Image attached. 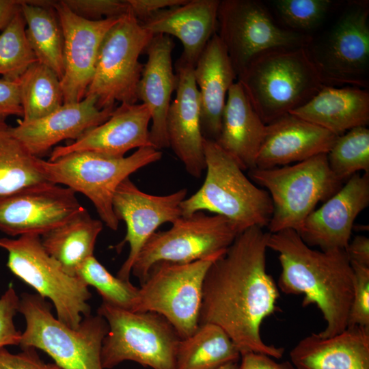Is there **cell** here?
Here are the masks:
<instances>
[{
  "instance_id": "obj_1",
  "label": "cell",
  "mask_w": 369,
  "mask_h": 369,
  "mask_svg": "<svg viewBox=\"0 0 369 369\" xmlns=\"http://www.w3.org/2000/svg\"><path fill=\"white\" fill-rule=\"evenodd\" d=\"M269 232L251 227L240 233L208 269L203 283L199 324L220 327L241 355L248 352L282 357L285 349L266 344L264 320L274 314L277 286L266 270Z\"/></svg>"
},
{
  "instance_id": "obj_2",
  "label": "cell",
  "mask_w": 369,
  "mask_h": 369,
  "mask_svg": "<svg viewBox=\"0 0 369 369\" xmlns=\"http://www.w3.org/2000/svg\"><path fill=\"white\" fill-rule=\"evenodd\" d=\"M267 247L278 254L281 291L303 295V306L314 304L321 312L326 327L318 334L329 338L344 331L354 290V273L346 250L312 249L290 229L270 233Z\"/></svg>"
},
{
  "instance_id": "obj_3",
  "label": "cell",
  "mask_w": 369,
  "mask_h": 369,
  "mask_svg": "<svg viewBox=\"0 0 369 369\" xmlns=\"http://www.w3.org/2000/svg\"><path fill=\"white\" fill-rule=\"evenodd\" d=\"M237 81L266 125L304 105L325 85L307 47L262 53L248 64Z\"/></svg>"
},
{
  "instance_id": "obj_4",
  "label": "cell",
  "mask_w": 369,
  "mask_h": 369,
  "mask_svg": "<svg viewBox=\"0 0 369 369\" xmlns=\"http://www.w3.org/2000/svg\"><path fill=\"white\" fill-rule=\"evenodd\" d=\"M206 174L201 187L181 203L182 216L209 211L226 217L239 233L268 226L273 213L269 193L256 187L215 141L204 139Z\"/></svg>"
},
{
  "instance_id": "obj_5",
  "label": "cell",
  "mask_w": 369,
  "mask_h": 369,
  "mask_svg": "<svg viewBox=\"0 0 369 369\" xmlns=\"http://www.w3.org/2000/svg\"><path fill=\"white\" fill-rule=\"evenodd\" d=\"M161 157L159 150L145 147L120 158L87 151L71 152L53 161L37 157L36 165L48 181L86 196L102 222L116 230L120 221L112 204L116 189L132 174Z\"/></svg>"
},
{
  "instance_id": "obj_6",
  "label": "cell",
  "mask_w": 369,
  "mask_h": 369,
  "mask_svg": "<svg viewBox=\"0 0 369 369\" xmlns=\"http://www.w3.org/2000/svg\"><path fill=\"white\" fill-rule=\"evenodd\" d=\"M18 312L26 321L19 344L22 348L44 351L62 369H103L100 353L109 326L102 316L90 314L74 329L54 317L45 299L26 292Z\"/></svg>"
},
{
  "instance_id": "obj_7",
  "label": "cell",
  "mask_w": 369,
  "mask_h": 369,
  "mask_svg": "<svg viewBox=\"0 0 369 369\" xmlns=\"http://www.w3.org/2000/svg\"><path fill=\"white\" fill-rule=\"evenodd\" d=\"M249 173L271 197L273 213L267 226L270 233L288 229L299 232L316 204L342 187L329 168L327 154L290 165L254 168Z\"/></svg>"
},
{
  "instance_id": "obj_8",
  "label": "cell",
  "mask_w": 369,
  "mask_h": 369,
  "mask_svg": "<svg viewBox=\"0 0 369 369\" xmlns=\"http://www.w3.org/2000/svg\"><path fill=\"white\" fill-rule=\"evenodd\" d=\"M109 326L100 353L103 369L133 361L152 369H176L180 337L162 315L133 312L102 302L98 309Z\"/></svg>"
},
{
  "instance_id": "obj_9",
  "label": "cell",
  "mask_w": 369,
  "mask_h": 369,
  "mask_svg": "<svg viewBox=\"0 0 369 369\" xmlns=\"http://www.w3.org/2000/svg\"><path fill=\"white\" fill-rule=\"evenodd\" d=\"M0 247L8 252L7 266L11 272L53 302L59 321L75 329L91 314L88 286L79 277L67 274L46 252L40 236L1 238Z\"/></svg>"
},
{
  "instance_id": "obj_10",
  "label": "cell",
  "mask_w": 369,
  "mask_h": 369,
  "mask_svg": "<svg viewBox=\"0 0 369 369\" xmlns=\"http://www.w3.org/2000/svg\"><path fill=\"white\" fill-rule=\"evenodd\" d=\"M154 36L130 10L122 15L102 40L85 96H94L100 109L114 108L116 102L135 104L144 68L139 58Z\"/></svg>"
},
{
  "instance_id": "obj_11",
  "label": "cell",
  "mask_w": 369,
  "mask_h": 369,
  "mask_svg": "<svg viewBox=\"0 0 369 369\" xmlns=\"http://www.w3.org/2000/svg\"><path fill=\"white\" fill-rule=\"evenodd\" d=\"M222 255L184 264L156 262L140 284L135 312L158 313L172 325L181 339L190 336L199 325L206 273Z\"/></svg>"
},
{
  "instance_id": "obj_12",
  "label": "cell",
  "mask_w": 369,
  "mask_h": 369,
  "mask_svg": "<svg viewBox=\"0 0 369 369\" xmlns=\"http://www.w3.org/2000/svg\"><path fill=\"white\" fill-rule=\"evenodd\" d=\"M239 232L228 219L198 211L182 216L167 230L156 231L139 251L131 273L140 284L161 261L189 263L223 254Z\"/></svg>"
},
{
  "instance_id": "obj_13",
  "label": "cell",
  "mask_w": 369,
  "mask_h": 369,
  "mask_svg": "<svg viewBox=\"0 0 369 369\" xmlns=\"http://www.w3.org/2000/svg\"><path fill=\"white\" fill-rule=\"evenodd\" d=\"M217 28L237 77L262 53L307 47L312 40L305 33L278 25L262 3L254 0L220 1Z\"/></svg>"
},
{
  "instance_id": "obj_14",
  "label": "cell",
  "mask_w": 369,
  "mask_h": 369,
  "mask_svg": "<svg viewBox=\"0 0 369 369\" xmlns=\"http://www.w3.org/2000/svg\"><path fill=\"white\" fill-rule=\"evenodd\" d=\"M369 8L354 1L318 44L308 51L325 85L366 87L369 71Z\"/></svg>"
},
{
  "instance_id": "obj_15",
  "label": "cell",
  "mask_w": 369,
  "mask_h": 369,
  "mask_svg": "<svg viewBox=\"0 0 369 369\" xmlns=\"http://www.w3.org/2000/svg\"><path fill=\"white\" fill-rule=\"evenodd\" d=\"M184 188L164 195H154L141 191L129 178L116 189L112 201L117 219L125 222L126 234L115 246L120 251L128 243L129 253L117 277L130 281L133 266L141 248L162 224L174 223L182 217L180 205L186 198Z\"/></svg>"
},
{
  "instance_id": "obj_16",
  "label": "cell",
  "mask_w": 369,
  "mask_h": 369,
  "mask_svg": "<svg viewBox=\"0 0 369 369\" xmlns=\"http://www.w3.org/2000/svg\"><path fill=\"white\" fill-rule=\"evenodd\" d=\"M82 208L70 188L51 182L29 186L0 197V232L41 236Z\"/></svg>"
},
{
  "instance_id": "obj_17",
  "label": "cell",
  "mask_w": 369,
  "mask_h": 369,
  "mask_svg": "<svg viewBox=\"0 0 369 369\" xmlns=\"http://www.w3.org/2000/svg\"><path fill=\"white\" fill-rule=\"evenodd\" d=\"M64 37V103L82 100L94 76L100 44L119 17L89 20L73 12L63 1L53 5Z\"/></svg>"
},
{
  "instance_id": "obj_18",
  "label": "cell",
  "mask_w": 369,
  "mask_h": 369,
  "mask_svg": "<svg viewBox=\"0 0 369 369\" xmlns=\"http://www.w3.org/2000/svg\"><path fill=\"white\" fill-rule=\"evenodd\" d=\"M368 205L369 174H355L308 215L297 233L310 247L323 251L345 249L355 219Z\"/></svg>"
},
{
  "instance_id": "obj_19",
  "label": "cell",
  "mask_w": 369,
  "mask_h": 369,
  "mask_svg": "<svg viewBox=\"0 0 369 369\" xmlns=\"http://www.w3.org/2000/svg\"><path fill=\"white\" fill-rule=\"evenodd\" d=\"M177 85L166 120L169 147L187 172L199 178L205 169L200 100L193 66L180 57L175 64Z\"/></svg>"
},
{
  "instance_id": "obj_20",
  "label": "cell",
  "mask_w": 369,
  "mask_h": 369,
  "mask_svg": "<svg viewBox=\"0 0 369 369\" xmlns=\"http://www.w3.org/2000/svg\"><path fill=\"white\" fill-rule=\"evenodd\" d=\"M150 120V113L144 104L121 103L102 124L87 131L72 143L56 146L49 161L83 151L120 158L132 149L153 147L148 128Z\"/></svg>"
},
{
  "instance_id": "obj_21",
  "label": "cell",
  "mask_w": 369,
  "mask_h": 369,
  "mask_svg": "<svg viewBox=\"0 0 369 369\" xmlns=\"http://www.w3.org/2000/svg\"><path fill=\"white\" fill-rule=\"evenodd\" d=\"M93 96L77 102L64 103L46 115L31 121L18 120L12 133L33 156L45 153L59 142L76 140L87 131L107 121L115 108L100 109Z\"/></svg>"
},
{
  "instance_id": "obj_22",
  "label": "cell",
  "mask_w": 369,
  "mask_h": 369,
  "mask_svg": "<svg viewBox=\"0 0 369 369\" xmlns=\"http://www.w3.org/2000/svg\"><path fill=\"white\" fill-rule=\"evenodd\" d=\"M338 136L288 113L266 126L256 167L270 169L327 154Z\"/></svg>"
},
{
  "instance_id": "obj_23",
  "label": "cell",
  "mask_w": 369,
  "mask_h": 369,
  "mask_svg": "<svg viewBox=\"0 0 369 369\" xmlns=\"http://www.w3.org/2000/svg\"><path fill=\"white\" fill-rule=\"evenodd\" d=\"M174 48L170 36L154 35L145 51L148 59L137 85L138 100L147 107L151 115L150 141L159 150L169 147L166 120L172 95L177 85L172 59Z\"/></svg>"
},
{
  "instance_id": "obj_24",
  "label": "cell",
  "mask_w": 369,
  "mask_h": 369,
  "mask_svg": "<svg viewBox=\"0 0 369 369\" xmlns=\"http://www.w3.org/2000/svg\"><path fill=\"white\" fill-rule=\"evenodd\" d=\"M219 0H187L180 5L161 10L139 22L154 35L173 36L182 42L180 58L195 65L217 28Z\"/></svg>"
},
{
  "instance_id": "obj_25",
  "label": "cell",
  "mask_w": 369,
  "mask_h": 369,
  "mask_svg": "<svg viewBox=\"0 0 369 369\" xmlns=\"http://www.w3.org/2000/svg\"><path fill=\"white\" fill-rule=\"evenodd\" d=\"M200 100V119L204 138L216 141L228 92L237 79L227 50L217 32L209 40L193 67Z\"/></svg>"
},
{
  "instance_id": "obj_26",
  "label": "cell",
  "mask_w": 369,
  "mask_h": 369,
  "mask_svg": "<svg viewBox=\"0 0 369 369\" xmlns=\"http://www.w3.org/2000/svg\"><path fill=\"white\" fill-rule=\"evenodd\" d=\"M289 356L297 369H369V327L348 326L329 338L312 333Z\"/></svg>"
},
{
  "instance_id": "obj_27",
  "label": "cell",
  "mask_w": 369,
  "mask_h": 369,
  "mask_svg": "<svg viewBox=\"0 0 369 369\" xmlns=\"http://www.w3.org/2000/svg\"><path fill=\"white\" fill-rule=\"evenodd\" d=\"M266 126L236 80L228 92L221 131L215 142L243 171H249L256 167Z\"/></svg>"
},
{
  "instance_id": "obj_28",
  "label": "cell",
  "mask_w": 369,
  "mask_h": 369,
  "mask_svg": "<svg viewBox=\"0 0 369 369\" xmlns=\"http://www.w3.org/2000/svg\"><path fill=\"white\" fill-rule=\"evenodd\" d=\"M292 115L320 126L337 136L369 123V94L357 87L324 85Z\"/></svg>"
},
{
  "instance_id": "obj_29",
  "label": "cell",
  "mask_w": 369,
  "mask_h": 369,
  "mask_svg": "<svg viewBox=\"0 0 369 369\" xmlns=\"http://www.w3.org/2000/svg\"><path fill=\"white\" fill-rule=\"evenodd\" d=\"M102 223L83 207L67 221L41 236V243L46 252L67 274L76 276L81 264L94 256Z\"/></svg>"
},
{
  "instance_id": "obj_30",
  "label": "cell",
  "mask_w": 369,
  "mask_h": 369,
  "mask_svg": "<svg viewBox=\"0 0 369 369\" xmlns=\"http://www.w3.org/2000/svg\"><path fill=\"white\" fill-rule=\"evenodd\" d=\"M49 3L20 1V8L28 42L38 62L53 70L61 81L64 71V37L53 3Z\"/></svg>"
},
{
  "instance_id": "obj_31",
  "label": "cell",
  "mask_w": 369,
  "mask_h": 369,
  "mask_svg": "<svg viewBox=\"0 0 369 369\" xmlns=\"http://www.w3.org/2000/svg\"><path fill=\"white\" fill-rule=\"evenodd\" d=\"M240 358L239 351L220 327L202 323L190 336L180 339L176 369H215L238 362Z\"/></svg>"
},
{
  "instance_id": "obj_32",
  "label": "cell",
  "mask_w": 369,
  "mask_h": 369,
  "mask_svg": "<svg viewBox=\"0 0 369 369\" xmlns=\"http://www.w3.org/2000/svg\"><path fill=\"white\" fill-rule=\"evenodd\" d=\"M0 120V197L34 184L49 182L36 165L32 155Z\"/></svg>"
},
{
  "instance_id": "obj_33",
  "label": "cell",
  "mask_w": 369,
  "mask_h": 369,
  "mask_svg": "<svg viewBox=\"0 0 369 369\" xmlns=\"http://www.w3.org/2000/svg\"><path fill=\"white\" fill-rule=\"evenodd\" d=\"M22 120L42 118L64 104L61 81L49 67L37 62L30 66L18 80Z\"/></svg>"
},
{
  "instance_id": "obj_34",
  "label": "cell",
  "mask_w": 369,
  "mask_h": 369,
  "mask_svg": "<svg viewBox=\"0 0 369 369\" xmlns=\"http://www.w3.org/2000/svg\"><path fill=\"white\" fill-rule=\"evenodd\" d=\"M329 168L342 183L360 171L369 174V130L353 128L338 136L327 154Z\"/></svg>"
},
{
  "instance_id": "obj_35",
  "label": "cell",
  "mask_w": 369,
  "mask_h": 369,
  "mask_svg": "<svg viewBox=\"0 0 369 369\" xmlns=\"http://www.w3.org/2000/svg\"><path fill=\"white\" fill-rule=\"evenodd\" d=\"M38 60L26 35V24L20 8L0 33V74L3 79L17 81Z\"/></svg>"
},
{
  "instance_id": "obj_36",
  "label": "cell",
  "mask_w": 369,
  "mask_h": 369,
  "mask_svg": "<svg viewBox=\"0 0 369 369\" xmlns=\"http://www.w3.org/2000/svg\"><path fill=\"white\" fill-rule=\"evenodd\" d=\"M76 276L87 286L94 287L102 302L122 310L135 311L139 288L130 281L111 275L94 256L81 264Z\"/></svg>"
},
{
  "instance_id": "obj_37",
  "label": "cell",
  "mask_w": 369,
  "mask_h": 369,
  "mask_svg": "<svg viewBox=\"0 0 369 369\" xmlns=\"http://www.w3.org/2000/svg\"><path fill=\"white\" fill-rule=\"evenodd\" d=\"M273 3L286 25L291 30L300 32L319 25L333 2L329 0H277Z\"/></svg>"
},
{
  "instance_id": "obj_38",
  "label": "cell",
  "mask_w": 369,
  "mask_h": 369,
  "mask_svg": "<svg viewBox=\"0 0 369 369\" xmlns=\"http://www.w3.org/2000/svg\"><path fill=\"white\" fill-rule=\"evenodd\" d=\"M351 263L354 273V290L348 326L369 327V266Z\"/></svg>"
},
{
  "instance_id": "obj_39",
  "label": "cell",
  "mask_w": 369,
  "mask_h": 369,
  "mask_svg": "<svg viewBox=\"0 0 369 369\" xmlns=\"http://www.w3.org/2000/svg\"><path fill=\"white\" fill-rule=\"evenodd\" d=\"M75 14L89 20L119 17L129 11L126 0H63Z\"/></svg>"
},
{
  "instance_id": "obj_40",
  "label": "cell",
  "mask_w": 369,
  "mask_h": 369,
  "mask_svg": "<svg viewBox=\"0 0 369 369\" xmlns=\"http://www.w3.org/2000/svg\"><path fill=\"white\" fill-rule=\"evenodd\" d=\"M19 301L13 285L10 284L0 297V348L20 344L22 333L16 329L14 322Z\"/></svg>"
},
{
  "instance_id": "obj_41",
  "label": "cell",
  "mask_w": 369,
  "mask_h": 369,
  "mask_svg": "<svg viewBox=\"0 0 369 369\" xmlns=\"http://www.w3.org/2000/svg\"><path fill=\"white\" fill-rule=\"evenodd\" d=\"M0 369H62L55 364L44 362L33 348H23L14 354L5 347L0 348Z\"/></svg>"
},
{
  "instance_id": "obj_42",
  "label": "cell",
  "mask_w": 369,
  "mask_h": 369,
  "mask_svg": "<svg viewBox=\"0 0 369 369\" xmlns=\"http://www.w3.org/2000/svg\"><path fill=\"white\" fill-rule=\"evenodd\" d=\"M10 115L23 118L19 81L0 79V120H5Z\"/></svg>"
},
{
  "instance_id": "obj_43",
  "label": "cell",
  "mask_w": 369,
  "mask_h": 369,
  "mask_svg": "<svg viewBox=\"0 0 369 369\" xmlns=\"http://www.w3.org/2000/svg\"><path fill=\"white\" fill-rule=\"evenodd\" d=\"M187 0H126L130 11L139 21L155 12L185 3Z\"/></svg>"
},
{
  "instance_id": "obj_44",
  "label": "cell",
  "mask_w": 369,
  "mask_h": 369,
  "mask_svg": "<svg viewBox=\"0 0 369 369\" xmlns=\"http://www.w3.org/2000/svg\"><path fill=\"white\" fill-rule=\"evenodd\" d=\"M241 362L238 369H297L290 361L278 363L270 356L254 352H248L241 355Z\"/></svg>"
},
{
  "instance_id": "obj_45",
  "label": "cell",
  "mask_w": 369,
  "mask_h": 369,
  "mask_svg": "<svg viewBox=\"0 0 369 369\" xmlns=\"http://www.w3.org/2000/svg\"><path fill=\"white\" fill-rule=\"evenodd\" d=\"M351 262L369 266V238L357 235L349 242L345 249Z\"/></svg>"
},
{
  "instance_id": "obj_46",
  "label": "cell",
  "mask_w": 369,
  "mask_h": 369,
  "mask_svg": "<svg viewBox=\"0 0 369 369\" xmlns=\"http://www.w3.org/2000/svg\"><path fill=\"white\" fill-rule=\"evenodd\" d=\"M19 0H0V31L10 22L20 8Z\"/></svg>"
},
{
  "instance_id": "obj_47",
  "label": "cell",
  "mask_w": 369,
  "mask_h": 369,
  "mask_svg": "<svg viewBox=\"0 0 369 369\" xmlns=\"http://www.w3.org/2000/svg\"><path fill=\"white\" fill-rule=\"evenodd\" d=\"M215 369H238V364L237 362H230L219 366Z\"/></svg>"
}]
</instances>
